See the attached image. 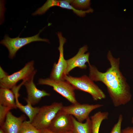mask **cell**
Returning <instances> with one entry per match:
<instances>
[{"label": "cell", "mask_w": 133, "mask_h": 133, "mask_svg": "<svg viewBox=\"0 0 133 133\" xmlns=\"http://www.w3.org/2000/svg\"><path fill=\"white\" fill-rule=\"evenodd\" d=\"M103 106L102 104H81L78 102L68 106H63L61 110L74 116L79 122H83L89 117V115L92 111Z\"/></svg>", "instance_id": "52a82bcc"}, {"label": "cell", "mask_w": 133, "mask_h": 133, "mask_svg": "<svg viewBox=\"0 0 133 133\" xmlns=\"http://www.w3.org/2000/svg\"><path fill=\"white\" fill-rule=\"evenodd\" d=\"M58 0H47L41 7L33 14V15H40L44 14L51 7L58 6Z\"/></svg>", "instance_id": "ac0fdd59"}, {"label": "cell", "mask_w": 133, "mask_h": 133, "mask_svg": "<svg viewBox=\"0 0 133 133\" xmlns=\"http://www.w3.org/2000/svg\"><path fill=\"white\" fill-rule=\"evenodd\" d=\"M65 79L70 83L75 89L87 93L94 100L97 101L106 97L104 92L89 77L86 75L77 77L66 75Z\"/></svg>", "instance_id": "7a4b0ae2"}, {"label": "cell", "mask_w": 133, "mask_h": 133, "mask_svg": "<svg viewBox=\"0 0 133 133\" xmlns=\"http://www.w3.org/2000/svg\"><path fill=\"white\" fill-rule=\"evenodd\" d=\"M108 112L99 111L90 117L92 129V133H99L101 124L104 120L108 118Z\"/></svg>", "instance_id": "2e32d148"}, {"label": "cell", "mask_w": 133, "mask_h": 133, "mask_svg": "<svg viewBox=\"0 0 133 133\" xmlns=\"http://www.w3.org/2000/svg\"><path fill=\"white\" fill-rule=\"evenodd\" d=\"M26 117L22 115L19 117L14 116L10 111L8 113L5 120L0 127L6 133H18Z\"/></svg>", "instance_id": "7c38bea8"}, {"label": "cell", "mask_w": 133, "mask_h": 133, "mask_svg": "<svg viewBox=\"0 0 133 133\" xmlns=\"http://www.w3.org/2000/svg\"><path fill=\"white\" fill-rule=\"evenodd\" d=\"M38 84L46 85L52 87L53 90L66 99L72 104L78 102L75 97L74 87L65 80H57L50 78H40Z\"/></svg>", "instance_id": "8992f818"}, {"label": "cell", "mask_w": 133, "mask_h": 133, "mask_svg": "<svg viewBox=\"0 0 133 133\" xmlns=\"http://www.w3.org/2000/svg\"><path fill=\"white\" fill-rule=\"evenodd\" d=\"M11 109H12L10 108L0 105V126L3 124L8 113Z\"/></svg>", "instance_id": "7402d4cb"}, {"label": "cell", "mask_w": 133, "mask_h": 133, "mask_svg": "<svg viewBox=\"0 0 133 133\" xmlns=\"http://www.w3.org/2000/svg\"><path fill=\"white\" fill-rule=\"evenodd\" d=\"M0 105L10 108H17L15 96L13 91L8 88L0 87Z\"/></svg>", "instance_id": "5bb4252c"}, {"label": "cell", "mask_w": 133, "mask_h": 133, "mask_svg": "<svg viewBox=\"0 0 133 133\" xmlns=\"http://www.w3.org/2000/svg\"><path fill=\"white\" fill-rule=\"evenodd\" d=\"M43 29L40 31L37 34L31 37L20 38L17 37L11 38L7 35H6L4 39L1 40L0 43L6 47L9 52V57L11 59L15 56L16 53L22 47L34 41H42L49 43V40L46 39L39 37L40 33Z\"/></svg>", "instance_id": "5b68a950"}, {"label": "cell", "mask_w": 133, "mask_h": 133, "mask_svg": "<svg viewBox=\"0 0 133 133\" xmlns=\"http://www.w3.org/2000/svg\"><path fill=\"white\" fill-rule=\"evenodd\" d=\"M71 5L75 8L79 9H87L90 8V1L89 0H71Z\"/></svg>", "instance_id": "ffe728a7"}, {"label": "cell", "mask_w": 133, "mask_h": 133, "mask_svg": "<svg viewBox=\"0 0 133 133\" xmlns=\"http://www.w3.org/2000/svg\"><path fill=\"white\" fill-rule=\"evenodd\" d=\"M35 75L24 80L23 84L26 88L27 94V98L25 99V100L29 101L32 105L38 103L42 98L50 95L44 90H40L37 88L33 81Z\"/></svg>", "instance_id": "8fae6325"}, {"label": "cell", "mask_w": 133, "mask_h": 133, "mask_svg": "<svg viewBox=\"0 0 133 133\" xmlns=\"http://www.w3.org/2000/svg\"><path fill=\"white\" fill-rule=\"evenodd\" d=\"M57 35L59 43L58 48L59 51V56L57 63H55L54 64L50 78L55 80H65L67 64L64 56L63 46L66 41V39L62 36L60 32H58Z\"/></svg>", "instance_id": "ba28073f"}, {"label": "cell", "mask_w": 133, "mask_h": 133, "mask_svg": "<svg viewBox=\"0 0 133 133\" xmlns=\"http://www.w3.org/2000/svg\"><path fill=\"white\" fill-rule=\"evenodd\" d=\"M121 133H133V127H128L122 130Z\"/></svg>", "instance_id": "603a6c76"}, {"label": "cell", "mask_w": 133, "mask_h": 133, "mask_svg": "<svg viewBox=\"0 0 133 133\" xmlns=\"http://www.w3.org/2000/svg\"><path fill=\"white\" fill-rule=\"evenodd\" d=\"M72 118L73 122L72 131L73 133H92L91 122L89 117L83 123L79 122L72 116Z\"/></svg>", "instance_id": "9a60e30c"}, {"label": "cell", "mask_w": 133, "mask_h": 133, "mask_svg": "<svg viewBox=\"0 0 133 133\" xmlns=\"http://www.w3.org/2000/svg\"><path fill=\"white\" fill-rule=\"evenodd\" d=\"M88 47L85 45L80 48L77 53L74 57L66 60L67 66L65 74L67 75L72 69L76 67L82 69H85L87 67L85 63H90L89 61V53H85Z\"/></svg>", "instance_id": "30bf717a"}, {"label": "cell", "mask_w": 133, "mask_h": 133, "mask_svg": "<svg viewBox=\"0 0 133 133\" xmlns=\"http://www.w3.org/2000/svg\"><path fill=\"white\" fill-rule=\"evenodd\" d=\"M0 133H6L4 130L1 127H0Z\"/></svg>", "instance_id": "d4e9b609"}, {"label": "cell", "mask_w": 133, "mask_h": 133, "mask_svg": "<svg viewBox=\"0 0 133 133\" xmlns=\"http://www.w3.org/2000/svg\"><path fill=\"white\" fill-rule=\"evenodd\" d=\"M34 62L32 61L27 63L24 66L18 71L9 75L4 71L0 74V87L12 89L19 81L26 80L33 75L35 74L36 71L34 67Z\"/></svg>", "instance_id": "3957f363"}, {"label": "cell", "mask_w": 133, "mask_h": 133, "mask_svg": "<svg viewBox=\"0 0 133 133\" xmlns=\"http://www.w3.org/2000/svg\"><path fill=\"white\" fill-rule=\"evenodd\" d=\"M71 0H59L58 6L63 8L72 10L74 13L81 17H84L86 14L92 13L93 10L90 8L86 10L77 9L74 8L71 4Z\"/></svg>", "instance_id": "e0dca14e"}, {"label": "cell", "mask_w": 133, "mask_h": 133, "mask_svg": "<svg viewBox=\"0 0 133 133\" xmlns=\"http://www.w3.org/2000/svg\"><path fill=\"white\" fill-rule=\"evenodd\" d=\"M72 116L60 110L51 122L48 129L54 132L64 133L72 131Z\"/></svg>", "instance_id": "9c48e42d"}, {"label": "cell", "mask_w": 133, "mask_h": 133, "mask_svg": "<svg viewBox=\"0 0 133 133\" xmlns=\"http://www.w3.org/2000/svg\"><path fill=\"white\" fill-rule=\"evenodd\" d=\"M123 120V116L120 114L117 122L114 125L110 133H121V126Z\"/></svg>", "instance_id": "44dd1931"}, {"label": "cell", "mask_w": 133, "mask_h": 133, "mask_svg": "<svg viewBox=\"0 0 133 133\" xmlns=\"http://www.w3.org/2000/svg\"><path fill=\"white\" fill-rule=\"evenodd\" d=\"M19 89V88L16 87L12 90L15 95L17 107L26 114L28 117L29 121L31 122L38 112L40 107H33L30 102L27 100H25L27 102L26 105H24L20 103L18 100Z\"/></svg>", "instance_id": "4fadbf2b"}, {"label": "cell", "mask_w": 133, "mask_h": 133, "mask_svg": "<svg viewBox=\"0 0 133 133\" xmlns=\"http://www.w3.org/2000/svg\"><path fill=\"white\" fill-rule=\"evenodd\" d=\"M63 106L61 102H54L50 105L40 107L32 123L40 130L48 129L57 114Z\"/></svg>", "instance_id": "277c9868"}, {"label": "cell", "mask_w": 133, "mask_h": 133, "mask_svg": "<svg viewBox=\"0 0 133 133\" xmlns=\"http://www.w3.org/2000/svg\"><path fill=\"white\" fill-rule=\"evenodd\" d=\"M40 133H57L51 131L48 129H46L41 131ZM64 133H73L72 131H70Z\"/></svg>", "instance_id": "cb8c5ba5"}, {"label": "cell", "mask_w": 133, "mask_h": 133, "mask_svg": "<svg viewBox=\"0 0 133 133\" xmlns=\"http://www.w3.org/2000/svg\"><path fill=\"white\" fill-rule=\"evenodd\" d=\"M41 130L35 127L29 120L24 121L18 133H40Z\"/></svg>", "instance_id": "d6986e66"}, {"label": "cell", "mask_w": 133, "mask_h": 133, "mask_svg": "<svg viewBox=\"0 0 133 133\" xmlns=\"http://www.w3.org/2000/svg\"><path fill=\"white\" fill-rule=\"evenodd\" d=\"M107 57L110 67L102 72L90 63L89 77L93 81L100 82L106 86L114 106L125 105L130 101L132 96L130 86L119 69L120 59L114 57L110 50Z\"/></svg>", "instance_id": "6da1fadb"}, {"label": "cell", "mask_w": 133, "mask_h": 133, "mask_svg": "<svg viewBox=\"0 0 133 133\" xmlns=\"http://www.w3.org/2000/svg\"><path fill=\"white\" fill-rule=\"evenodd\" d=\"M131 122L133 124V117H132V118Z\"/></svg>", "instance_id": "484cf974"}]
</instances>
